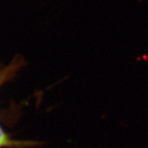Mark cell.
<instances>
[{
  "mask_svg": "<svg viewBox=\"0 0 148 148\" xmlns=\"http://www.w3.org/2000/svg\"><path fill=\"white\" fill-rule=\"evenodd\" d=\"M44 143L37 140H13L0 127V148H31L42 145Z\"/></svg>",
  "mask_w": 148,
  "mask_h": 148,
  "instance_id": "obj_1",
  "label": "cell"
},
{
  "mask_svg": "<svg viewBox=\"0 0 148 148\" xmlns=\"http://www.w3.org/2000/svg\"><path fill=\"white\" fill-rule=\"evenodd\" d=\"M24 61L21 58H15L8 66L0 69V86L5 82L12 79L16 73L21 69L24 65Z\"/></svg>",
  "mask_w": 148,
  "mask_h": 148,
  "instance_id": "obj_2",
  "label": "cell"
}]
</instances>
